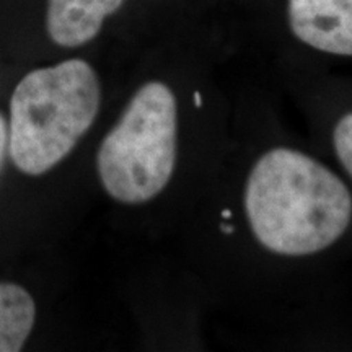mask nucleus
Segmentation results:
<instances>
[{"label": "nucleus", "instance_id": "1", "mask_svg": "<svg viewBox=\"0 0 352 352\" xmlns=\"http://www.w3.org/2000/svg\"><path fill=\"white\" fill-rule=\"evenodd\" d=\"M245 210L259 243L272 253L323 252L352 217L349 189L331 170L292 148H272L253 166Z\"/></svg>", "mask_w": 352, "mask_h": 352}, {"label": "nucleus", "instance_id": "2", "mask_svg": "<svg viewBox=\"0 0 352 352\" xmlns=\"http://www.w3.org/2000/svg\"><path fill=\"white\" fill-rule=\"evenodd\" d=\"M101 104L95 69L82 59L32 70L10 98V153L13 165L41 176L69 155L94 126Z\"/></svg>", "mask_w": 352, "mask_h": 352}, {"label": "nucleus", "instance_id": "3", "mask_svg": "<svg viewBox=\"0 0 352 352\" xmlns=\"http://www.w3.org/2000/svg\"><path fill=\"white\" fill-rule=\"evenodd\" d=\"M176 145L178 107L173 91L162 82L145 83L101 140L96 153L101 186L121 204L155 199L175 171Z\"/></svg>", "mask_w": 352, "mask_h": 352}, {"label": "nucleus", "instance_id": "4", "mask_svg": "<svg viewBox=\"0 0 352 352\" xmlns=\"http://www.w3.org/2000/svg\"><path fill=\"white\" fill-rule=\"evenodd\" d=\"M289 23L308 46L352 56V0H289Z\"/></svg>", "mask_w": 352, "mask_h": 352}, {"label": "nucleus", "instance_id": "5", "mask_svg": "<svg viewBox=\"0 0 352 352\" xmlns=\"http://www.w3.org/2000/svg\"><path fill=\"white\" fill-rule=\"evenodd\" d=\"M124 0H47L46 28L57 46L80 47L94 41L104 20Z\"/></svg>", "mask_w": 352, "mask_h": 352}, {"label": "nucleus", "instance_id": "6", "mask_svg": "<svg viewBox=\"0 0 352 352\" xmlns=\"http://www.w3.org/2000/svg\"><path fill=\"white\" fill-rule=\"evenodd\" d=\"M36 321L32 294L13 283L0 280V352H19L25 347Z\"/></svg>", "mask_w": 352, "mask_h": 352}, {"label": "nucleus", "instance_id": "7", "mask_svg": "<svg viewBox=\"0 0 352 352\" xmlns=\"http://www.w3.org/2000/svg\"><path fill=\"white\" fill-rule=\"evenodd\" d=\"M333 144L342 166L352 176V113L344 114L338 121L333 132Z\"/></svg>", "mask_w": 352, "mask_h": 352}, {"label": "nucleus", "instance_id": "8", "mask_svg": "<svg viewBox=\"0 0 352 352\" xmlns=\"http://www.w3.org/2000/svg\"><path fill=\"white\" fill-rule=\"evenodd\" d=\"M8 142H10V129H8V122L3 118V114L0 113V173H2L3 164H6Z\"/></svg>", "mask_w": 352, "mask_h": 352}, {"label": "nucleus", "instance_id": "9", "mask_svg": "<svg viewBox=\"0 0 352 352\" xmlns=\"http://www.w3.org/2000/svg\"><path fill=\"white\" fill-rule=\"evenodd\" d=\"M195 104L197 108L202 107V100H201V94H195Z\"/></svg>", "mask_w": 352, "mask_h": 352}, {"label": "nucleus", "instance_id": "10", "mask_svg": "<svg viewBox=\"0 0 352 352\" xmlns=\"http://www.w3.org/2000/svg\"><path fill=\"white\" fill-rule=\"evenodd\" d=\"M222 232H223V233H232V232H233V227L223 226V227H222Z\"/></svg>", "mask_w": 352, "mask_h": 352}, {"label": "nucleus", "instance_id": "11", "mask_svg": "<svg viewBox=\"0 0 352 352\" xmlns=\"http://www.w3.org/2000/svg\"><path fill=\"white\" fill-rule=\"evenodd\" d=\"M222 215H223V217H226V219H228V217H230V210H226V212H223Z\"/></svg>", "mask_w": 352, "mask_h": 352}]
</instances>
